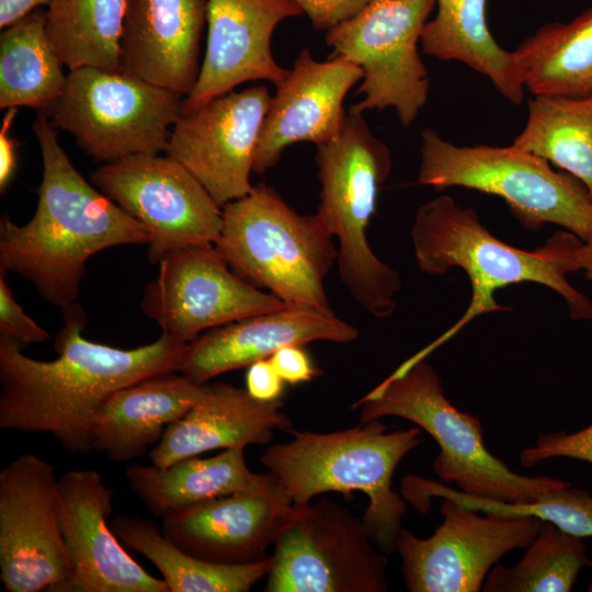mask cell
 Masks as SVG:
<instances>
[{
  "instance_id": "1",
  "label": "cell",
  "mask_w": 592,
  "mask_h": 592,
  "mask_svg": "<svg viewBox=\"0 0 592 592\" xmlns=\"http://www.w3.org/2000/svg\"><path fill=\"white\" fill-rule=\"evenodd\" d=\"M62 312L53 361L30 357L16 342L0 337V428L50 433L67 452L88 454L104 401L141 379L177 372L187 343L162 333L143 346L114 348L82 335L86 314L78 303Z\"/></svg>"
},
{
  "instance_id": "2",
  "label": "cell",
  "mask_w": 592,
  "mask_h": 592,
  "mask_svg": "<svg viewBox=\"0 0 592 592\" xmlns=\"http://www.w3.org/2000/svg\"><path fill=\"white\" fill-rule=\"evenodd\" d=\"M43 178L32 219L0 220V270L31 282L38 294L62 310L78 303L88 260L114 246L149 244L138 220L94 189L61 148L46 113L33 124Z\"/></svg>"
},
{
  "instance_id": "3",
  "label": "cell",
  "mask_w": 592,
  "mask_h": 592,
  "mask_svg": "<svg viewBox=\"0 0 592 592\" xmlns=\"http://www.w3.org/2000/svg\"><path fill=\"white\" fill-rule=\"evenodd\" d=\"M411 239L420 271L442 275L457 267L467 275L471 287L463 316L413 360H423L477 317L510 310L497 303L494 294L513 284H542L565 299L571 319L592 320V300L567 280L569 273L579 271L578 250L583 242L570 231L555 232L534 251L522 250L494 237L474 208L441 195L419 207Z\"/></svg>"
},
{
  "instance_id": "4",
  "label": "cell",
  "mask_w": 592,
  "mask_h": 592,
  "mask_svg": "<svg viewBox=\"0 0 592 592\" xmlns=\"http://www.w3.org/2000/svg\"><path fill=\"white\" fill-rule=\"evenodd\" d=\"M293 439L267 447L260 462L301 506L325 492L367 496L362 522L385 555L396 551L407 501L392 490V476L403 457L421 444L417 428L388 432L380 419L329 433L288 430Z\"/></svg>"
},
{
  "instance_id": "5",
  "label": "cell",
  "mask_w": 592,
  "mask_h": 592,
  "mask_svg": "<svg viewBox=\"0 0 592 592\" xmlns=\"http://www.w3.org/2000/svg\"><path fill=\"white\" fill-rule=\"evenodd\" d=\"M315 161L320 182L316 215L338 240L340 280L369 315L390 317L401 280L375 254L367 239L379 186L391 171L390 150L362 115L350 114L335 138L317 146Z\"/></svg>"
},
{
  "instance_id": "6",
  "label": "cell",
  "mask_w": 592,
  "mask_h": 592,
  "mask_svg": "<svg viewBox=\"0 0 592 592\" xmlns=\"http://www.w3.org/2000/svg\"><path fill=\"white\" fill-rule=\"evenodd\" d=\"M353 407L361 408V422L398 417L429 433L440 447L433 464L435 474L468 496L523 503L571 485L549 476L516 474L491 454L480 420L447 399L440 375L424 358L408 360Z\"/></svg>"
},
{
  "instance_id": "7",
  "label": "cell",
  "mask_w": 592,
  "mask_h": 592,
  "mask_svg": "<svg viewBox=\"0 0 592 592\" xmlns=\"http://www.w3.org/2000/svg\"><path fill=\"white\" fill-rule=\"evenodd\" d=\"M221 213L215 246L237 275L287 306L332 310L325 281L338 248L317 215L297 213L264 183Z\"/></svg>"
},
{
  "instance_id": "8",
  "label": "cell",
  "mask_w": 592,
  "mask_h": 592,
  "mask_svg": "<svg viewBox=\"0 0 592 592\" xmlns=\"http://www.w3.org/2000/svg\"><path fill=\"white\" fill-rule=\"evenodd\" d=\"M421 163L417 183L437 191L460 186L501 197L527 229L555 224L592 239V198L567 172L513 145L457 146L434 129L421 133Z\"/></svg>"
},
{
  "instance_id": "9",
  "label": "cell",
  "mask_w": 592,
  "mask_h": 592,
  "mask_svg": "<svg viewBox=\"0 0 592 592\" xmlns=\"http://www.w3.org/2000/svg\"><path fill=\"white\" fill-rule=\"evenodd\" d=\"M184 96L126 72L70 70L49 116L96 162L166 151Z\"/></svg>"
},
{
  "instance_id": "10",
  "label": "cell",
  "mask_w": 592,
  "mask_h": 592,
  "mask_svg": "<svg viewBox=\"0 0 592 592\" xmlns=\"http://www.w3.org/2000/svg\"><path fill=\"white\" fill-rule=\"evenodd\" d=\"M266 592H385L387 555L328 498L293 509L273 543Z\"/></svg>"
},
{
  "instance_id": "11",
  "label": "cell",
  "mask_w": 592,
  "mask_h": 592,
  "mask_svg": "<svg viewBox=\"0 0 592 592\" xmlns=\"http://www.w3.org/2000/svg\"><path fill=\"white\" fill-rule=\"evenodd\" d=\"M435 0H372L360 13L327 31L326 43L363 72L356 90L363 114L392 107L410 126L428 102L430 79L418 43Z\"/></svg>"
},
{
  "instance_id": "12",
  "label": "cell",
  "mask_w": 592,
  "mask_h": 592,
  "mask_svg": "<svg viewBox=\"0 0 592 592\" xmlns=\"http://www.w3.org/2000/svg\"><path fill=\"white\" fill-rule=\"evenodd\" d=\"M59 481L38 455L0 471V581L7 592H64L72 566L64 539Z\"/></svg>"
},
{
  "instance_id": "13",
  "label": "cell",
  "mask_w": 592,
  "mask_h": 592,
  "mask_svg": "<svg viewBox=\"0 0 592 592\" xmlns=\"http://www.w3.org/2000/svg\"><path fill=\"white\" fill-rule=\"evenodd\" d=\"M91 182L149 230L151 263L175 249L219 238L221 207L167 155H133L102 163L91 173Z\"/></svg>"
},
{
  "instance_id": "14",
  "label": "cell",
  "mask_w": 592,
  "mask_h": 592,
  "mask_svg": "<svg viewBox=\"0 0 592 592\" xmlns=\"http://www.w3.org/2000/svg\"><path fill=\"white\" fill-rule=\"evenodd\" d=\"M158 264L140 309L162 333L182 343L213 328L287 306L237 275L212 242L175 249Z\"/></svg>"
},
{
  "instance_id": "15",
  "label": "cell",
  "mask_w": 592,
  "mask_h": 592,
  "mask_svg": "<svg viewBox=\"0 0 592 592\" xmlns=\"http://www.w3.org/2000/svg\"><path fill=\"white\" fill-rule=\"evenodd\" d=\"M443 522L428 538L402 528L396 551L410 592H478L490 569L508 553L526 548L542 521L534 516L479 514L442 499Z\"/></svg>"
},
{
  "instance_id": "16",
  "label": "cell",
  "mask_w": 592,
  "mask_h": 592,
  "mask_svg": "<svg viewBox=\"0 0 592 592\" xmlns=\"http://www.w3.org/2000/svg\"><path fill=\"white\" fill-rule=\"evenodd\" d=\"M272 95L265 86L228 92L183 113L166 155L184 166L219 207L249 194L250 174Z\"/></svg>"
},
{
  "instance_id": "17",
  "label": "cell",
  "mask_w": 592,
  "mask_h": 592,
  "mask_svg": "<svg viewBox=\"0 0 592 592\" xmlns=\"http://www.w3.org/2000/svg\"><path fill=\"white\" fill-rule=\"evenodd\" d=\"M60 520L72 566L64 592H170L122 546L111 528L113 490L92 469L59 478Z\"/></svg>"
},
{
  "instance_id": "18",
  "label": "cell",
  "mask_w": 592,
  "mask_h": 592,
  "mask_svg": "<svg viewBox=\"0 0 592 592\" xmlns=\"http://www.w3.org/2000/svg\"><path fill=\"white\" fill-rule=\"evenodd\" d=\"M301 14L294 0H207L206 52L183 113L248 81L280 84L289 70L275 61L272 35L282 21Z\"/></svg>"
},
{
  "instance_id": "19",
  "label": "cell",
  "mask_w": 592,
  "mask_h": 592,
  "mask_svg": "<svg viewBox=\"0 0 592 592\" xmlns=\"http://www.w3.org/2000/svg\"><path fill=\"white\" fill-rule=\"evenodd\" d=\"M333 56L318 61L303 48L286 78L276 86L261 127L254 173L273 168L284 149L295 143L319 146L341 133L348 115L344 98L362 80L363 72L343 56Z\"/></svg>"
},
{
  "instance_id": "20",
  "label": "cell",
  "mask_w": 592,
  "mask_h": 592,
  "mask_svg": "<svg viewBox=\"0 0 592 592\" xmlns=\"http://www.w3.org/2000/svg\"><path fill=\"white\" fill-rule=\"evenodd\" d=\"M293 509L276 478L270 486L216 498L163 519V535L187 554L220 565L267 557Z\"/></svg>"
},
{
  "instance_id": "21",
  "label": "cell",
  "mask_w": 592,
  "mask_h": 592,
  "mask_svg": "<svg viewBox=\"0 0 592 592\" xmlns=\"http://www.w3.org/2000/svg\"><path fill=\"white\" fill-rule=\"evenodd\" d=\"M357 338L358 329L332 310L286 306L203 332L185 344L177 372L203 385L223 373L269 358L286 345L314 341L346 344Z\"/></svg>"
},
{
  "instance_id": "22",
  "label": "cell",
  "mask_w": 592,
  "mask_h": 592,
  "mask_svg": "<svg viewBox=\"0 0 592 592\" xmlns=\"http://www.w3.org/2000/svg\"><path fill=\"white\" fill-rule=\"evenodd\" d=\"M206 9L207 0H127L122 72L189 95L201 70Z\"/></svg>"
},
{
  "instance_id": "23",
  "label": "cell",
  "mask_w": 592,
  "mask_h": 592,
  "mask_svg": "<svg viewBox=\"0 0 592 592\" xmlns=\"http://www.w3.org/2000/svg\"><path fill=\"white\" fill-rule=\"evenodd\" d=\"M291 426L278 400L260 401L246 388L226 383L205 384L202 397L166 429L149 459L163 468L208 451L265 445L274 430L288 431Z\"/></svg>"
},
{
  "instance_id": "24",
  "label": "cell",
  "mask_w": 592,
  "mask_h": 592,
  "mask_svg": "<svg viewBox=\"0 0 592 592\" xmlns=\"http://www.w3.org/2000/svg\"><path fill=\"white\" fill-rule=\"evenodd\" d=\"M174 372L141 379L113 392L92 424L93 451L126 463L156 445L166 429L184 417L202 397L201 385Z\"/></svg>"
},
{
  "instance_id": "25",
  "label": "cell",
  "mask_w": 592,
  "mask_h": 592,
  "mask_svg": "<svg viewBox=\"0 0 592 592\" xmlns=\"http://www.w3.org/2000/svg\"><path fill=\"white\" fill-rule=\"evenodd\" d=\"M244 448H227L206 458L187 457L168 467L133 465L126 469L129 488L148 512L162 520L206 501L265 488L276 477L251 471Z\"/></svg>"
},
{
  "instance_id": "26",
  "label": "cell",
  "mask_w": 592,
  "mask_h": 592,
  "mask_svg": "<svg viewBox=\"0 0 592 592\" xmlns=\"http://www.w3.org/2000/svg\"><path fill=\"white\" fill-rule=\"evenodd\" d=\"M487 0H435L437 11L421 35L425 54L445 61H459L487 77L513 104H521L524 86L512 52L491 35L486 20Z\"/></svg>"
},
{
  "instance_id": "27",
  "label": "cell",
  "mask_w": 592,
  "mask_h": 592,
  "mask_svg": "<svg viewBox=\"0 0 592 592\" xmlns=\"http://www.w3.org/2000/svg\"><path fill=\"white\" fill-rule=\"evenodd\" d=\"M512 53L532 94L592 95V7L569 22L544 24Z\"/></svg>"
},
{
  "instance_id": "28",
  "label": "cell",
  "mask_w": 592,
  "mask_h": 592,
  "mask_svg": "<svg viewBox=\"0 0 592 592\" xmlns=\"http://www.w3.org/2000/svg\"><path fill=\"white\" fill-rule=\"evenodd\" d=\"M110 525L126 547L156 566L170 592H247L271 569V556L242 565H220L194 557L139 515H119Z\"/></svg>"
},
{
  "instance_id": "29",
  "label": "cell",
  "mask_w": 592,
  "mask_h": 592,
  "mask_svg": "<svg viewBox=\"0 0 592 592\" xmlns=\"http://www.w3.org/2000/svg\"><path fill=\"white\" fill-rule=\"evenodd\" d=\"M68 75L46 34V13L36 9L0 35V107L29 106L48 116Z\"/></svg>"
},
{
  "instance_id": "30",
  "label": "cell",
  "mask_w": 592,
  "mask_h": 592,
  "mask_svg": "<svg viewBox=\"0 0 592 592\" xmlns=\"http://www.w3.org/2000/svg\"><path fill=\"white\" fill-rule=\"evenodd\" d=\"M126 5L127 0H52L46 34L62 66L122 72Z\"/></svg>"
},
{
  "instance_id": "31",
  "label": "cell",
  "mask_w": 592,
  "mask_h": 592,
  "mask_svg": "<svg viewBox=\"0 0 592 592\" xmlns=\"http://www.w3.org/2000/svg\"><path fill=\"white\" fill-rule=\"evenodd\" d=\"M512 145L578 179L592 198V95H534Z\"/></svg>"
},
{
  "instance_id": "32",
  "label": "cell",
  "mask_w": 592,
  "mask_h": 592,
  "mask_svg": "<svg viewBox=\"0 0 592 592\" xmlns=\"http://www.w3.org/2000/svg\"><path fill=\"white\" fill-rule=\"evenodd\" d=\"M400 493L418 511L425 513L433 498L451 499L471 510L504 517L534 516L579 537H592V494L571 485L539 494L535 500L508 503L468 496L445 483L407 475Z\"/></svg>"
},
{
  "instance_id": "33",
  "label": "cell",
  "mask_w": 592,
  "mask_h": 592,
  "mask_svg": "<svg viewBox=\"0 0 592 592\" xmlns=\"http://www.w3.org/2000/svg\"><path fill=\"white\" fill-rule=\"evenodd\" d=\"M513 566H493L483 592H569L588 565L583 537L542 521L536 537Z\"/></svg>"
},
{
  "instance_id": "34",
  "label": "cell",
  "mask_w": 592,
  "mask_h": 592,
  "mask_svg": "<svg viewBox=\"0 0 592 592\" xmlns=\"http://www.w3.org/2000/svg\"><path fill=\"white\" fill-rule=\"evenodd\" d=\"M556 457L592 465V424L572 433L556 431L539 434L533 445L523 448L520 462L524 467H533Z\"/></svg>"
},
{
  "instance_id": "35",
  "label": "cell",
  "mask_w": 592,
  "mask_h": 592,
  "mask_svg": "<svg viewBox=\"0 0 592 592\" xmlns=\"http://www.w3.org/2000/svg\"><path fill=\"white\" fill-rule=\"evenodd\" d=\"M0 270V337L16 342L21 348L32 343H42L50 334L24 312L13 297Z\"/></svg>"
},
{
  "instance_id": "36",
  "label": "cell",
  "mask_w": 592,
  "mask_h": 592,
  "mask_svg": "<svg viewBox=\"0 0 592 592\" xmlns=\"http://www.w3.org/2000/svg\"><path fill=\"white\" fill-rule=\"evenodd\" d=\"M315 31H329L360 13L372 0H294Z\"/></svg>"
},
{
  "instance_id": "37",
  "label": "cell",
  "mask_w": 592,
  "mask_h": 592,
  "mask_svg": "<svg viewBox=\"0 0 592 592\" xmlns=\"http://www.w3.org/2000/svg\"><path fill=\"white\" fill-rule=\"evenodd\" d=\"M280 377L289 385L309 382L320 374L303 345H286L270 357Z\"/></svg>"
},
{
  "instance_id": "38",
  "label": "cell",
  "mask_w": 592,
  "mask_h": 592,
  "mask_svg": "<svg viewBox=\"0 0 592 592\" xmlns=\"http://www.w3.org/2000/svg\"><path fill=\"white\" fill-rule=\"evenodd\" d=\"M284 380L275 371L270 358L259 360L248 366L246 389L257 400L276 401L283 391Z\"/></svg>"
},
{
  "instance_id": "39",
  "label": "cell",
  "mask_w": 592,
  "mask_h": 592,
  "mask_svg": "<svg viewBox=\"0 0 592 592\" xmlns=\"http://www.w3.org/2000/svg\"><path fill=\"white\" fill-rule=\"evenodd\" d=\"M18 107H9L2 118L0 129V191L3 193L11 183L16 170V147L19 143L10 137Z\"/></svg>"
},
{
  "instance_id": "40",
  "label": "cell",
  "mask_w": 592,
  "mask_h": 592,
  "mask_svg": "<svg viewBox=\"0 0 592 592\" xmlns=\"http://www.w3.org/2000/svg\"><path fill=\"white\" fill-rule=\"evenodd\" d=\"M52 0H0V27L3 30L42 4H49Z\"/></svg>"
},
{
  "instance_id": "41",
  "label": "cell",
  "mask_w": 592,
  "mask_h": 592,
  "mask_svg": "<svg viewBox=\"0 0 592 592\" xmlns=\"http://www.w3.org/2000/svg\"><path fill=\"white\" fill-rule=\"evenodd\" d=\"M577 263L579 271H583L587 280L592 286V239L582 242L578 250Z\"/></svg>"
},
{
  "instance_id": "42",
  "label": "cell",
  "mask_w": 592,
  "mask_h": 592,
  "mask_svg": "<svg viewBox=\"0 0 592 592\" xmlns=\"http://www.w3.org/2000/svg\"><path fill=\"white\" fill-rule=\"evenodd\" d=\"M588 565H589V566L591 567V569H592V559L588 561ZM587 590H588L589 592H592V580H591L590 584L588 585Z\"/></svg>"
}]
</instances>
